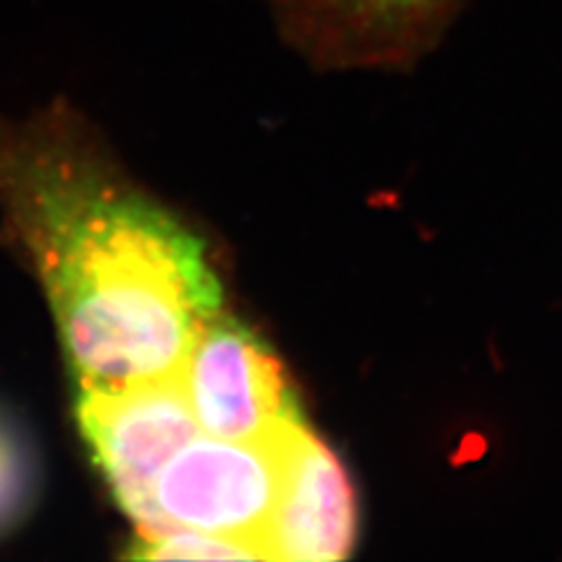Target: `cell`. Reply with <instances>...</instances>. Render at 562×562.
Instances as JSON below:
<instances>
[{"label": "cell", "instance_id": "obj_1", "mask_svg": "<svg viewBox=\"0 0 562 562\" xmlns=\"http://www.w3.org/2000/svg\"><path fill=\"white\" fill-rule=\"evenodd\" d=\"M0 204L78 390L176 378L223 312L204 239L113 165L76 113L0 122Z\"/></svg>", "mask_w": 562, "mask_h": 562}, {"label": "cell", "instance_id": "obj_2", "mask_svg": "<svg viewBox=\"0 0 562 562\" xmlns=\"http://www.w3.org/2000/svg\"><path fill=\"white\" fill-rule=\"evenodd\" d=\"M281 434L272 441H225L200 431L157 476L155 527L146 532L190 527L251 539L266 551L262 537L284 479Z\"/></svg>", "mask_w": 562, "mask_h": 562}, {"label": "cell", "instance_id": "obj_3", "mask_svg": "<svg viewBox=\"0 0 562 562\" xmlns=\"http://www.w3.org/2000/svg\"><path fill=\"white\" fill-rule=\"evenodd\" d=\"M76 419L117 506L136 522V532L153 530L155 481L202 431L179 380L78 390Z\"/></svg>", "mask_w": 562, "mask_h": 562}, {"label": "cell", "instance_id": "obj_4", "mask_svg": "<svg viewBox=\"0 0 562 562\" xmlns=\"http://www.w3.org/2000/svg\"><path fill=\"white\" fill-rule=\"evenodd\" d=\"M176 380L200 429L225 441H272L303 422L270 345L223 312L200 330Z\"/></svg>", "mask_w": 562, "mask_h": 562}, {"label": "cell", "instance_id": "obj_5", "mask_svg": "<svg viewBox=\"0 0 562 562\" xmlns=\"http://www.w3.org/2000/svg\"><path fill=\"white\" fill-rule=\"evenodd\" d=\"M464 0H266L274 22L319 66H401L441 38Z\"/></svg>", "mask_w": 562, "mask_h": 562}, {"label": "cell", "instance_id": "obj_6", "mask_svg": "<svg viewBox=\"0 0 562 562\" xmlns=\"http://www.w3.org/2000/svg\"><path fill=\"white\" fill-rule=\"evenodd\" d=\"M284 479L266 551L270 560L328 562L351 555L357 543V495L349 473L303 422L281 434Z\"/></svg>", "mask_w": 562, "mask_h": 562}, {"label": "cell", "instance_id": "obj_7", "mask_svg": "<svg viewBox=\"0 0 562 562\" xmlns=\"http://www.w3.org/2000/svg\"><path fill=\"white\" fill-rule=\"evenodd\" d=\"M130 558L134 560H268L260 543L251 539L214 535L190 527H167L136 532Z\"/></svg>", "mask_w": 562, "mask_h": 562}, {"label": "cell", "instance_id": "obj_8", "mask_svg": "<svg viewBox=\"0 0 562 562\" xmlns=\"http://www.w3.org/2000/svg\"><path fill=\"white\" fill-rule=\"evenodd\" d=\"M26 487V471L20 452L0 434V518L12 514Z\"/></svg>", "mask_w": 562, "mask_h": 562}]
</instances>
